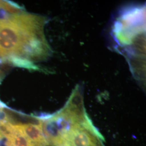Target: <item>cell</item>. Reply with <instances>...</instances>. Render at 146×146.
I'll use <instances>...</instances> for the list:
<instances>
[{
  "label": "cell",
  "mask_w": 146,
  "mask_h": 146,
  "mask_svg": "<svg viewBox=\"0 0 146 146\" xmlns=\"http://www.w3.org/2000/svg\"><path fill=\"white\" fill-rule=\"evenodd\" d=\"M46 19L23 11L0 21V57L16 56L31 62L49 58L51 48L46 38Z\"/></svg>",
  "instance_id": "cell-1"
},
{
  "label": "cell",
  "mask_w": 146,
  "mask_h": 146,
  "mask_svg": "<svg viewBox=\"0 0 146 146\" xmlns=\"http://www.w3.org/2000/svg\"><path fill=\"white\" fill-rule=\"evenodd\" d=\"M99 139L81 124H78L70 132L67 146H98L101 142Z\"/></svg>",
  "instance_id": "cell-2"
},
{
  "label": "cell",
  "mask_w": 146,
  "mask_h": 146,
  "mask_svg": "<svg viewBox=\"0 0 146 146\" xmlns=\"http://www.w3.org/2000/svg\"><path fill=\"white\" fill-rule=\"evenodd\" d=\"M15 125L34 145L46 146L49 145L43 135L40 125V121L38 124L27 123Z\"/></svg>",
  "instance_id": "cell-3"
},
{
  "label": "cell",
  "mask_w": 146,
  "mask_h": 146,
  "mask_svg": "<svg viewBox=\"0 0 146 146\" xmlns=\"http://www.w3.org/2000/svg\"><path fill=\"white\" fill-rule=\"evenodd\" d=\"M7 139L8 140V146H35L14 124L13 131L11 135Z\"/></svg>",
  "instance_id": "cell-4"
},
{
  "label": "cell",
  "mask_w": 146,
  "mask_h": 146,
  "mask_svg": "<svg viewBox=\"0 0 146 146\" xmlns=\"http://www.w3.org/2000/svg\"><path fill=\"white\" fill-rule=\"evenodd\" d=\"M4 60L5 63H7L8 64L15 67L25 68L31 71L40 70V68L35 63L31 62V61L28 60L19 56H10L5 58Z\"/></svg>",
  "instance_id": "cell-5"
},
{
  "label": "cell",
  "mask_w": 146,
  "mask_h": 146,
  "mask_svg": "<svg viewBox=\"0 0 146 146\" xmlns=\"http://www.w3.org/2000/svg\"><path fill=\"white\" fill-rule=\"evenodd\" d=\"M2 78H3V76L0 74V81L2 80ZM6 107H7V106H5V104H4L2 102H1V101H0V111H2V110H3V109L5 108Z\"/></svg>",
  "instance_id": "cell-6"
}]
</instances>
